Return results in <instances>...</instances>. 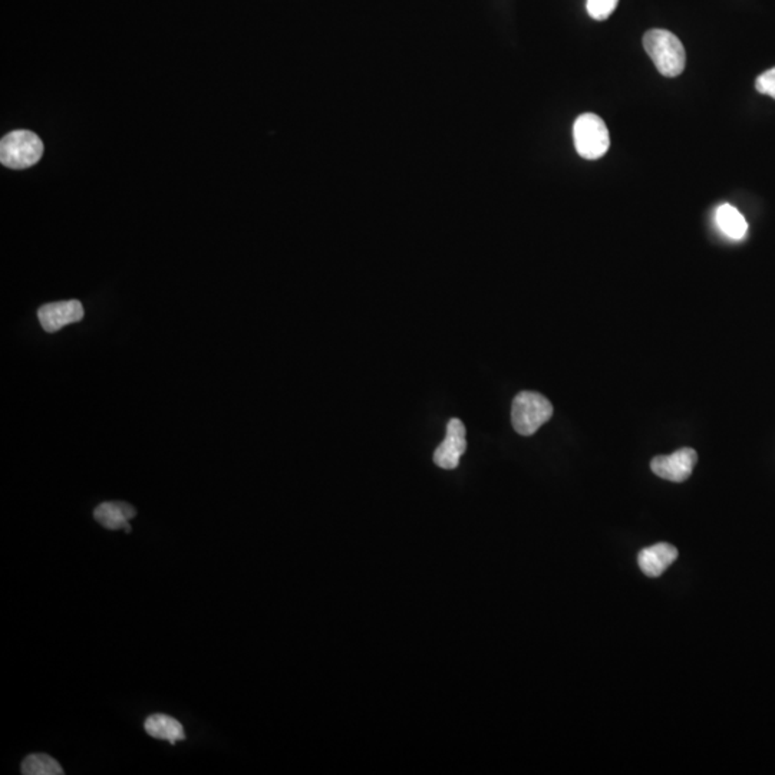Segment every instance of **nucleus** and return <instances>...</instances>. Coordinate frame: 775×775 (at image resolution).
<instances>
[{
  "label": "nucleus",
  "mask_w": 775,
  "mask_h": 775,
  "mask_svg": "<svg viewBox=\"0 0 775 775\" xmlns=\"http://www.w3.org/2000/svg\"><path fill=\"white\" fill-rule=\"evenodd\" d=\"M644 51L655 63L656 70L665 77L681 75L687 63V54L677 35L665 29H652L644 33Z\"/></svg>",
  "instance_id": "nucleus-1"
},
{
  "label": "nucleus",
  "mask_w": 775,
  "mask_h": 775,
  "mask_svg": "<svg viewBox=\"0 0 775 775\" xmlns=\"http://www.w3.org/2000/svg\"><path fill=\"white\" fill-rule=\"evenodd\" d=\"M553 417V405L542 393L523 391L513 400L511 424L517 434L530 437Z\"/></svg>",
  "instance_id": "nucleus-2"
},
{
  "label": "nucleus",
  "mask_w": 775,
  "mask_h": 775,
  "mask_svg": "<svg viewBox=\"0 0 775 775\" xmlns=\"http://www.w3.org/2000/svg\"><path fill=\"white\" fill-rule=\"evenodd\" d=\"M44 154V142L35 132L18 130L0 141V163L12 170H25L37 164Z\"/></svg>",
  "instance_id": "nucleus-3"
},
{
  "label": "nucleus",
  "mask_w": 775,
  "mask_h": 775,
  "mask_svg": "<svg viewBox=\"0 0 775 775\" xmlns=\"http://www.w3.org/2000/svg\"><path fill=\"white\" fill-rule=\"evenodd\" d=\"M573 139L576 151L585 160H599L611 147L608 127L596 114H583L575 121Z\"/></svg>",
  "instance_id": "nucleus-4"
},
{
  "label": "nucleus",
  "mask_w": 775,
  "mask_h": 775,
  "mask_svg": "<svg viewBox=\"0 0 775 775\" xmlns=\"http://www.w3.org/2000/svg\"><path fill=\"white\" fill-rule=\"evenodd\" d=\"M698 454L692 448H681L674 454L658 455L652 459L651 468L658 477L672 483H684L691 477Z\"/></svg>",
  "instance_id": "nucleus-5"
},
{
  "label": "nucleus",
  "mask_w": 775,
  "mask_h": 775,
  "mask_svg": "<svg viewBox=\"0 0 775 775\" xmlns=\"http://www.w3.org/2000/svg\"><path fill=\"white\" fill-rule=\"evenodd\" d=\"M466 451V426L459 419H450L447 425V437L434 452V462L444 470H455Z\"/></svg>",
  "instance_id": "nucleus-6"
},
{
  "label": "nucleus",
  "mask_w": 775,
  "mask_h": 775,
  "mask_svg": "<svg viewBox=\"0 0 775 775\" xmlns=\"http://www.w3.org/2000/svg\"><path fill=\"white\" fill-rule=\"evenodd\" d=\"M39 324L47 333H55L63 326L77 324L84 317V307L80 300H63V302L47 303L40 306L38 310Z\"/></svg>",
  "instance_id": "nucleus-7"
},
{
  "label": "nucleus",
  "mask_w": 775,
  "mask_h": 775,
  "mask_svg": "<svg viewBox=\"0 0 775 775\" xmlns=\"http://www.w3.org/2000/svg\"><path fill=\"white\" fill-rule=\"evenodd\" d=\"M678 559V550L668 543H658L655 546L646 547L637 556V563L642 572L648 577H659L668 570Z\"/></svg>",
  "instance_id": "nucleus-8"
},
{
  "label": "nucleus",
  "mask_w": 775,
  "mask_h": 775,
  "mask_svg": "<svg viewBox=\"0 0 775 775\" xmlns=\"http://www.w3.org/2000/svg\"><path fill=\"white\" fill-rule=\"evenodd\" d=\"M134 507L127 502H102L94 511L95 520L108 530L131 532L130 521L135 517Z\"/></svg>",
  "instance_id": "nucleus-9"
},
{
  "label": "nucleus",
  "mask_w": 775,
  "mask_h": 775,
  "mask_svg": "<svg viewBox=\"0 0 775 775\" xmlns=\"http://www.w3.org/2000/svg\"><path fill=\"white\" fill-rule=\"evenodd\" d=\"M147 734L153 738L164 739L170 744L179 743L186 738L184 729L175 718L168 717L165 713H154L149 715L144 724Z\"/></svg>",
  "instance_id": "nucleus-10"
},
{
  "label": "nucleus",
  "mask_w": 775,
  "mask_h": 775,
  "mask_svg": "<svg viewBox=\"0 0 775 775\" xmlns=\"http://www.w3.org/2000/svg\"><path fill=\"white\" fill-rule=\"evenodd\" d=\"M715 220H717L720 232L732 240H741L748 232V223L731 204L720 206L717 215H715Z\"/></svg>",
  "instance_id": "nucleus-11"
},
{
  "label": "nucleus",
  "mask_w": 775,
  "mask_h": 775,
  "mask_svg": "<svg viewBox=\"0 0 775 775\" xmlns=\"http://www.w3.org/2000/svg\"><path fill=\"white\" fill-rule=\"evenodd\" d=\"M22 774L25 775H63V770L55 758L45 754H33L22 762Z\"/></svg>",
  "instance_id": "nucleus-12"
},
{
  "label": "nucleus",
  "mask_w": 775,
  "mask_h": 775,
  "mask_svg": "<svg viewBox=\"0 0 775 775\" xmlns=\"http://www.w3.org/2000/svg\"><path fill=\"white\" fill-rule=\"evenodd\" d=\"M619 0H587V12L590 18L604 21L615 12Z\"/></svg>",
  "instance_id": "nucleus-13"
},
{
  "label": "nucleus",
  "mask_w": 775,
  "mask_h": 775,
  "mask_svg": "<svg viewBox=\"0 0 775 775\" xmlns=\"http://www.w3.org/2000/svg\"><path fill=\"white\" fill-rule=\"evenodd\" d=\"M755 88L760 94L768 95L775 99V68L761 73L755 80Z\"/></svg>",
  "instance_id": "nucleus-14"
}]
</instances>
